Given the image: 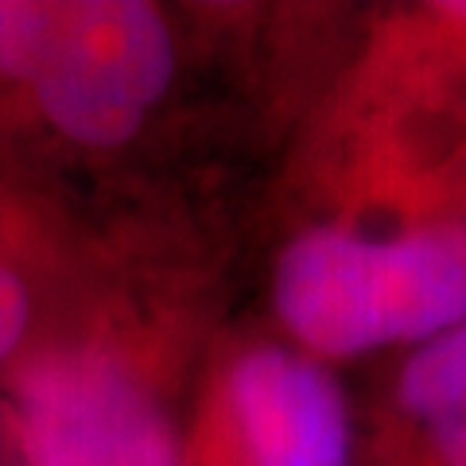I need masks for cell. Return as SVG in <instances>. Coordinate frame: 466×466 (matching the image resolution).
Returning a JSON list of instances; mask_svg holds the SVG:
<instances>
[{
	"label": "cell",
	"mask_w": 466,
	"mask_h": 466,
	"mask_svg": "<svg viewBox=\"0 0 466 466\" xmlns=\"http://www.w3.org/2000/svg\"><path fill=\"white\" fill-rule=\"evenodd\" d=\"M443 179H447V195H451V202H455V210L462 214V222H466V137H462V144L455 148V156L447 159Z\"/></svg>",
	"instance_id": "obj_7"
},
{
	"label": "cell",
	"mask_w": 466,
	"mask_h": 466,
	"mask_svg": "<svg viewBox=\"0 0 466 466\" xmlns=\"http://www.w3.org/2000/svg\"><path fill=\"white\" fill-rule=\"evenodd\" d=\"M280 241L276 339L342 370L385 361L466 319V222L443 191H358Z\"/></svg>",
	"instance_id": "obj_1"
},
{
	"label": "cell",
	"mask_w": 466,
	"mask_h": 466,
	"mask_svg": "<svg viewBox=\"0 0 466 466\" xmlns=\"http://www.w3.org/2000/svg\"><path fill=\"white\" fill-rule=\"evenodd\" d=\"M358 466H466V319L377 361L358 397Z\"/></svg>",
	"instance_id": "obj_5"
},
{
	"label": "cell",
	"mask_w": 466,
	"mask_h": 466,
	"mask_svg": "<svg viewBox=\"0 0 466 466\" xmlns=\"http://www.w3.org/2000/svg\"><path fill=\"white\" fill-rule=\"evenodd\" d=\"M183 466H358V392L276 334L218 358Z\"/></svg>",
	"instance_id": "obj_4"
},
{
	"label": "cell",
	"mask_w": 466,
	"mask_h": 466,
	"mask_svg": "<svg viewBox=\"0 0 466 466\" xmlns=\"http://www.w3.org/2000/svg\"><path fill=\"white\" fill-rule=\"evenodd\" d=\"M5 431L24 466H183L187 424L121 342H35L8 370Z\"/></svg>",
	"instance_id": "obj_3"
},
{
	"label": "cell",
	"mask_w": 466,
	"mask_h": 466,
	"mask_svg": "<svg viewBox=\"0 0 466 466\" xmlns=\"http://www.w3.org/2000/svg\"><path fill=\"white\" fill-rule=\"evenodd\" d=\"M0 466H5V459H0Z\"/></svg>",
	"instance_id": "obj_8"
},
{
	"label": "cell",
	"mask_w": 466,
	"mask_h": 466,
	"mask_svg": "<svg viewBox=\"0 0 466 466\" xmlns=\"http://www.w3.org/2000/svg\"><path fill=\"white\" fill-rule=\"evenodd\" d=\"M179 70V32L148 0H0V86L70 148L137 144Z\"/></svg>",
	"instance_id": "obj_2"
},
{
	"label": "cell",
	"mask_w": 466,
	"mask_h": 466,
	"mask_svg": "<svg viewBox=\"0 0 466 466\" xmlns=\"http://www.w3.org/2000/svg\"><path fill=\"white\" fill-rule=\"evenodd\" d=\"M39 288L24 260L0 245V370H12L35 346Z\"/></svg>",
	"instance_id": "obj_6"
}]
</instances>
